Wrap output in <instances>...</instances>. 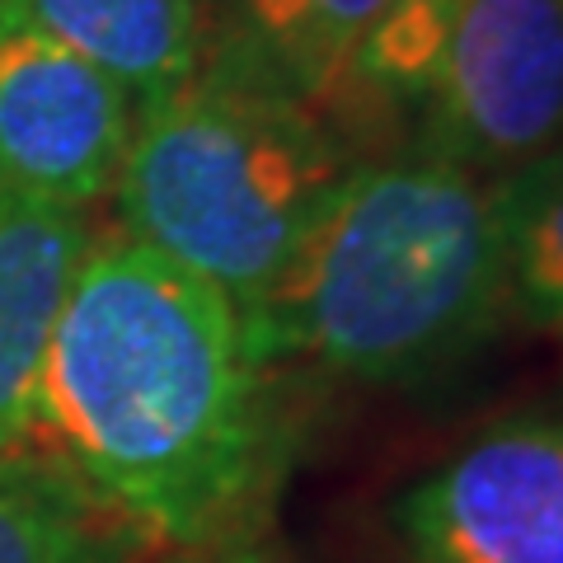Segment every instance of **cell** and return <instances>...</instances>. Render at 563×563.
<instances>
[{"label": "cell", "mask_w": 563, "mask_h": 563, "mask_svg": "<svg viewBox=\"0 0 563 563\" xmlns=\"http://www.w3.org/2000/svg\"><path fill=\"white\" fill-rule=\"evenodd\" d=\"M122 80L0 10V184L85 211L113 192L136 132Z\"/></svg>", "instance_id": "6"}, {"label": "cell", "mask_w": 563, "mask_h": 563, "mask_svg": "<svg viewBox=\"0 0 563 563\" xmlns=\"http://www.w3.org/2000/svg\"><path fill=\"white\" fill-rule=\"evenodd\" d=\"M90 244L85 211L0 184V455L33 437L43 357Z\"/></svg>", "instance_id": "7"}, {"label": "cell", "mask_w": 563, "mask_h": 563, "mask_svg": "<svg viewBox=\"0 0 563 563\" xmlns=\"http://www.w3.org/2000/svg\"><path fill=\"white\" fill-rule=\"evenodd\" d=\"M493 184L507 306L526 324L563 333V141Z\"/></svg>", "instance_id": "11"}, {"label": "cell", "mask_w": 563, "mask_h": 563, "mask_svg": "<svg viewBox=\"0 0 563 563\" xmlns=\"http://www.w3.org/2000/svg\"><path fill=\"white\" fill-rule=\"evenodd\" d=\"M122 521L43 451L0 455V563H118Z\"/></svg>", "instance_id": "10"}, {"label": "cell", "mask_w": 563, "mask_h": 563, "mask_svg": "<svg viewBox=\"0 0 563 563\" xmlns=\"http://www.w3.org/2000/svg\"><path fill=\"white\" fill-rule=\"evenodd\" d=\"M169 550L235 536L268 474L263 362L240 310L132 235H95L52 329L33 437Z\"/></svg>", "instance_id": "1"}, {"label": "cell", "mask_w": 563, "mask_h": 563, "mask_svg": "<svg viewBox=\"0 0 563 563\" xmlns=\"http://www.w3.org/2000/svg\"><path fill=\"white\" fill-rule=\"evenodd\" d=\"M503 310L493 184L399 146L357 165L244 329L263 366L409 385L465 357Z\"/></svg>", "instance_id": "2"}, {"label": "cell", "mask_w": 563, "mask_h": 563, "mask_svg": "<svg viewBox=\"0 0 563 563\" xmlns=\"http://www.w3.org/2000/svg\"><path fill=\"white\" fill-rule=\"evenodd\" d=\"M188 563H263L258 554H244V550H225V554H211L207 550V559H188Z\"/></svg>", "instance_id": "12"}, {"label": "cell", "mask_w": 563, "mask_h": 563, "mask_svg": "<svg viewBox=\"0 0 563 563\" xmlns=\"http://www.w3.org/2000/svg\"><path fill=\"white\" fill-rule=\"evenodd\" d=\"M362 161L324 109L207 43L179 90L136 113L113 198L122 235L211 282L250 324Z\"/></svg>", "instance_id": "3"}, {"label": "cell", "mask_w": 563, "mask_h": 563, "mask_svg": "<svg viewBox=\"0 0 563 563\" xmlns=\"http://www.w3.org/2000/svg\"><path fill=\"white\" fill-rule=\"evenodd\" d=\"M563 141V0H461L409 151L503 179Z\"/></svg>", "instance_id": "4"}, {"label": "cell", "mask_w": 563, "mask_h": 563, "mask_svg": "<svg viewBox=\"0 0 563 563\" xmlns=\"http://www.w3.org/2000/svg\"><path fill=\"white\" fill-rule=\"evenodd\" d=\"M413 563H563V418H507L395 507Z\"/></svg>", "instance_id": "5"}, {"label": "cell", "mask_w": 563, "mask_h": 563, "mask_svg": "<svg viewBox=\"0 0 563 563\" xmlns=\"http://www.w3.org/2000/svg\"><path fill=\"white\" fill-rule=\"evenodd\" d=\"M0 10L109 70L136 109L179 90L211 43L207 0H0Z\"/></svg>", "instance_id": "8"}, {"label": "cell", "mask_w": 563, "mask_h": 563, "mask_svg": "<svg viewBox=\"0 0 563 563\" xmlns=\"http://www.w3.org/2000/svg\"><path fill=\"white\" fill-rule=\"evenodd\" d=\"M211 43L254 57L291 95L329 113L352 47L385 0H207Z\"/></svg>", "instance_id": "9"}]
</instances>
